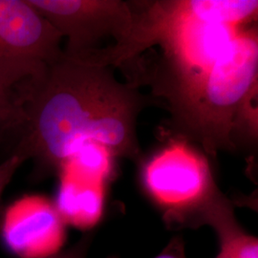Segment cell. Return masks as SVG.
I'll use <instances>...</instances> for the list:
<instances>
[{
  "instance_id": "7a4b0ae2",
  "label": "cell",
  "mask_w": 258,
  "mask_h": 258,
  "mask_svg": "<svg viewBox=\"0 0 258 258\" xmlns=\"http://www.w3.org/2000/svg\"><path fill=\"white\" fill-rule=\"evenodd\" d=\"M249 0L136 1L132 51L163 49L148 79L174 116L202 85L218 55L253 16ZM249 26V25H248Z\"/></svg>"
},
{
  "instance_id": "6da1fadb",
  "label": "cell",
  "mask_w": 258,
  "mask_h": 258,
  "mask_svg": "<svg viewBox=\"0 0 258 258\" xmlns=\"http://www.w3.org/2000/svg\"><path fill=\"white\" fill-rule=\"evenodd\" d=\"M16 92L26 121L14 152L33 160L37 173L60 170L90 143L114 157L139 156L137 118L152 101L118 82L110 67L63 53Z\"/></svg>"
},
{
  "instance_id": "52a82bcc",
  "label": "cell",
  "mask_w": 258,
  "mask_h": 258,
  "mask_svg": "<svg viewBox=\"0 0 258 258\" xmlns=\"http://www.w3.org/2000/svg\"><path fill=\"white\" fill-rule=\"evenodd\" d=\"M4 233L10 247L19 254L49 257L62 245L63 219L46 198L27 196L7 211Z\"/></svg>"
},
{
  "instance_id": "9a60e30c",
  "label": "cell",
  "mask_w": 258,
  "mask_h": 258,
  "mask_svg": "<svg viewBox=\"0 0 258 258\" xmlns=\"http://www.w3.org/2000/svg\"><path fill=\"white\" fill-rule=\"evenodd\" d=\"M216 258H226L225 257V256H224V255H223V254H222V253H219V254H218V255H217V257Z\"/></svg>"
},
{
  "instance_id": "ba28073f",
  "label": "cell",
  "mask_w": 258,
  "mask_h": 258,
  "mask_svg": "<svg viewBox=\"0 0 258 258\" xmlns=\"http://www.w3.org/2000/svg\"><path fill=\"white\" fill-rule=\"evenodd\" d=\"M57 198V212L63 221L77 227H92L102 217L106 178L64 164Z\"/></svg>"
},
{
  "instance_id": "277c9868",
  "label": "cell",
  "mask_w": 258,
  "mask_h": 258,
  "mask_svg": "<svg viewBox=\"0 0 258 258\" xmlns=\"http://www.w3.org/2000/svg\"><path fill=\"white\" fill-rule=\"evenodd\" d=\"M67 39L63 53L102 66H114L128 39L132 12L120 0H28Z\"/></svg>"
},
{
  "instance_id": "5b68a950",
  "label": "cell",
  "mask_w": 258,
  "mask_h": 258,
  "mask_svg": "<svg viewBox=\"0 0 258 258\" xmlns=\"http://www.w3.org/2000/svg\"><path fill=\"white\" fill-rule=\"evenodd\" d=\"M62 37L28 0H0V85L17 91L63 54Z\"/></svg>"
},
{
  "instance_id": "30bf717a",
  "label": "cell",
  "mask_w": 258,
  "mask_h": 258,
  "mask_svg": "<svg viewBox=\"0 0 258 258\" xmlns=\"http://www.w3.org/2000/svg\"><path fill=\"white\" fill-rule=\"evenodd\" d=\"M25 114L17 93L0 85V150L10 156L25 127Z\"/></svg>"
},
{
  "instance_id": "3957f363",
  "label": "cell",
  "mask_w": 258,
  "mask_h": 258,
  "mask_svg": "<svg viewBox=\"0 0 258 258\" xmlns=\"http://www.w3.org/2000/svg\"><path fill=\"white\" fill-rule=\"evenodd\" d=\"M247 27L218 55L194 98L172 116L176 126L212 156L235 149L231 140L233 120L258 84L257 28Z\"/></svg>"
},
{
  "instance_id": "8fae6325",
  "label": "cell",
  "mask_w": 258,
  "mask_h": 258,
  "mask_svg": "<svg viewBox=\"0 0 258 258\" xmlns=\"http://www.w3.org/2000/svg\"><path fill=\"white\" fill-rule=\"evenodd\" d=\"M257 98L258 86L256 84L241 103L233 120L231 140L235 148L238 142L242 145L252 146L257 141Z\"/></svg>"
},
{
  "instance_id": "8992f818",
  "label": "cell",
  "mask_w": 258,
  "mask_h": 258,
  "mask_svg": "<svg viewBox=\"0 0 258 258\" xmlns=\"http://www.w3.org/2000/svg\"><path fill=\"white\" fill-rule=\"evenodd\" d=\"M143 181L153 200L177 222L197 221L219 192L207 159L182 141L170 143L148 160Z\"/></svg>"
},
{
  "instance_id": "9c48e42d",
  "label": "cell",
  "mask_w": 258,
  "mask_h": 258,
  "mask_svg": "<svg viewBox=\"0 0 258 258\" xmlns=\"http://www.w3.org/2000/svg\"><path fill=\"white\" fill-rule=\"evenodd\" d=\"M212 226L221 242L226 258H258L256 238L247 234L236 221L230 202L220 192L216 194L200 213L198 221Z\"/></svg>"
},
{
  "instance_id": "7c38bea8",
  "label": "cell",
  "mask_w": 258,
  "mask_h": 258,
  "mask_svg": "<svg viewBox=\"0 0 258 258\" xmlns=\"http://www.w3.org/2000/svg\"><path fill=\"white\" fill-rule=\"evenodd\" d=\"M26 159L17 152L12 153L0 163V200L6 186Z\"/></svg>"
},
{
  "instance_id": "4fadbf2b",
  "label": "cell",
  "mask_w": 258,
  "mask_h": 258,
  "mask_svg": "<svg viewBox=\"0 0 258 258\" xmlns=\"http://www.w3.org/2000/svg\"><path fill=\"white\" fill-rule=\"evenodd\" d=\"M90 244V235L83 236L74 247L61 253H55L47 258H86V252Z\"/></svg>"
},
{
  "instance_id": "5bb4252c",
  "label": "cell",
  "mask_w": 258,
  "mask_h": 258,
  "mask_svg": "<svg viewBox=\"0 0 258 258\" xmlns=\"http://www.w3.org/2000/svg\"><path fill=\"white\" fill-rule=\"evenodd\" d=\"M154 258H185L184 257V247L181 241H172L159 255Z\"/></svg>"
}]
</instances>
